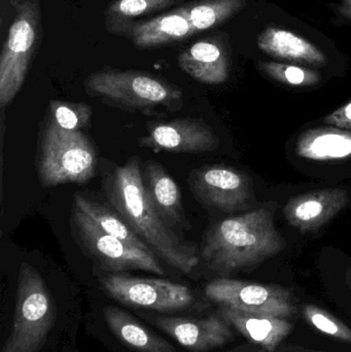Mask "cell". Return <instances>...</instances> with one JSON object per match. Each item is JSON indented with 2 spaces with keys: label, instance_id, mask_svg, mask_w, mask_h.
Segmentation results:
<instances>
[{
  "label": "cell",
  "instance_id": "cell-16",
  "mask_svg": "<svg viewBox=\"0 0 351 352\" xmlns=\"http://www.w3.org/2000/svg\"><path fill=\"white\" fill-rule=\"evenodd\" d=\"M195 34L187 12L181 6L173 12L136 23L127 37L136 49L146 51L181 43Z\"/></svg>",
  "mask_w": 351,
  "mask_h": 352
},
{
  "label": "cell",
  "instance_id": "cell-19",
  "mask_svg": "<svg viewBox=\"0 0 351 352\" xmlns=\"http://www.w3.org/2000/svg\"><path fill=\"white\" fill-rule=\"evenodd\" d=\"M105 322L115 337L138 352H177L175 347L121 308H103Z\"/></svg>",
  "mask_w": 351,
  "mask_h": 352
},
{
  "label": "cell",
  "instance_id": "cell-18",
  "mask_svg": "<svg viewBox=\"0 0 351 352\" xmlns=\"http://www.w3.org/2000/svg\"><path fill=\"white\" fill-rule=\"evenodd\" d=\"M142 177L152 205L167 226L187 223L181 188L166 169L159 163L146 162Z\"/></svg>",
  "mask_w": 351,
  "mask_h": 352
},
{
  "label": "cell",
  "instance_id": "cell-8",
  "mask_svg": "<svg viewBox=\"0 0 351 352\" xmlns=\"http://www.w3.org/2000/svg\"><path fill=\"white\" fill-rule=\"evenodd\" d=\"M70 230L80 250L105 270L117 273L142 270L157 275L165 274L154 252L132 248L105 233L73 205L70 215Z\"/></svg>",
  "mask_w": 351,
  "mask_h": 352
},
{
  "label": "cell",
  "instance_id": "cell-26",
  "mask_svg": "<svg viewBox=\"0 0 351 352\" xmlns=\"http://www.w3.org/2000/svg\"><path fill=\"white\" fill-rule=\"evenodd\" d=\"M303 314L309 324L324 334L344 342L351 343V329L329 312L313 305H305Z\"/></svg>",
  "mask_w": 351,
  "mask_h": 352
},
{
  "label": "cell",
  "instance_id": "cell-6",
  "mask_svg": "<svg viewBox=\"0 0 351 352\" xmlns=\"http://www.w3.org/2000/svg\"><path fill=\"white\" fill-rule=\"evenodd\" d=\"M55 320V303L43 276L34 267L22 263L12 331L1 352H38L45 345Z\"/></svg>",
  "mask_w": 351,
  "mask_h": 352
},
{
  "label": "cell",
  "instance_id": "cell-23",
  "mask_svg": "<svg viewBox=\"0 0 351 352\" xmlns=\"http://www.w3.org/2000/svg\"><path fill=\"white\" fill-rule=\"evenodd\" d=\"M249 6V0H197L183 6L196 33L226 24Z\"/></svg>",
  "mask_w": 351,
  "mask_h": 352
},
{
  "label": "cell",
  "instance_id": "cell-24",
  "mask_svg": "<svg viewBox=\"0 0 351 352\" xmlns=\"http://www.w3.org/2000/svg\"><path fill=\"white\" fill-rule=\"evenodd\" d=\"M256 65L262 74L288 87H315L323 80V76L319 70L297 64L260 60L256 62Z\"/></svg>",
  "mask_w": 351,
  "mask_h": 352
},
{
  "label": "cell",
  "instance_id": "cell-17",
  "mask_svg": "<svg viewBox=\"0 0 351 352\" xmlns=\"http://www.w3.org/2000/svg\"><path fill=\"white\" fill-rule=\"evenodd\" d=\"M220 316L245 338L272 352L293 330L286 318L266 314H251L220 306Z\"/></svg>",
  "mask_w": 351,
  "mask_h": 352
},
{
  "label": "cell",
  "instance_id": "cell-7",
  "mask_svg": "<svg viewBox=\"0 0 351 352\" xmlns=\"http://www.w3.org/2000/svg\"><path fill=\"white\" fill-rule=\"evenodd\" d=\"M16 16L0 56V107L20 92L43 39L41 0H10Z\"/></svg>",
  "mask_w": 351,
  "mask_h": 352
},
{
  "label": "cell",
  "instance_id": "cell-10",
  "mask_svg": "<svg viewBox=\"0 0 351 352\" xmlns=\"http://www.w3.org/2000/svg\"><path fill=\"white\" fill-rule=\"evenodd\" d=\"M204 292L210 301L240 311L282 318L296 314L292 294L278 285L216 278L206 285Z\"/></svg>",
  "mask_w": 351,
  "mask_h": 352
},
{
  "label": "cell",
  "instance_id": "cell-11",
  "mask_svg": "<svg viewBox=\"0 0 351 352\" xmlns=\"http://www.w3.org/2000/svg\"><path fill=\"white\" fill-rule=\"evenodd\" d=\"M189 182L200 202L225 212L247 208L255 200L251 178L232 167H202L192 173Z\"/></svg>",
  "mask_w": 351,
  "mask_h": 352
},
{
  "label": "cell",
  "instance_id": "cell-28",
  "mask_svg": "<svg viewBox=\"0 0 351 352\" xmlns=\"http://www.w3.org/2000/svg\"><path fill=\"white\" fill-rule=\"evenodd\" d=\"M328 6L333 10L336 21L342 24H351V0H335Z\"/></svg>",
  "mask_w": 351,
  "mask_h": 352
},
{
  "label": "cell",
  "instance_id": "cell-4",
  "mask_svg": "<svg viewBox=\"0 0 351 352\" xmlns=\"http://www.w3.org/2000/svg\"><path fill=\"white\" fill-rule=\"evenodd\" d=\"M87 94L111 107L131 111L171 109L183 102V91L160 76L140 70L103 68L84 82Z\"/></svg>",
  "mask_w": 351,
  "mask_h": 352
},
{
  "label": "cell",
  "instance_id": "cell-14",
  "mask_svg": "<svg viewBox=\"0 0 351 352\" xmlns=\"http://www.w3.org/2000/svg\"><path fill=\"white\" fill-rule=\"evenodd\" d=\"M154 324L179 344L192 352H204L223 346L232 339L230 324L220 316L204 318H159Z\"/></svg>",
  "mask_w": 351,
  "mask_h": 352
},
{
  "label": "cell",
  "instance_id": "cell-25",
  "mask_svg": "<svg viewBox=\"0 0 351 352\" xmlns=\"http://www.w3.org/2000/svg\"><path fill=\"white\" fill-rule=\"evenodd\" d=\"M51 120L55 125L67 131H80L92 117V107L84 102L52 100L49 103Z\"/></svg>",
  "mask_w": 351,
  "mask_h": 352
},
{
  "label": "cell",
  "instance_id": "cell-21",
  "mask_svg": "<svg viewBox=\"0 0 351 352\" xmlns=\"http://www.w3.org/2000/svg\"><path fill=\"white\" fill-rule=\"evenodd\" d=\"M183 0H113L104 12L105 28L109 33L128 36L137 19L168 10Z\"/></svg>",
  "mask_w": 351,
  "mask_h": 352
},
{
  "label": "cell",
  "instance_id": "cell-15",
  "mask_svg": "<svg viewBox=\"0 0 351 352\" xmlns=\"http://www.w3.org/2000/svg\"><path fill=\"white\" fill-rule=\"evenodd\" d=\"M350 202L341 188H324L291 198L284 208L286 221L301 231H313L333 219Z\"/></svg>",
  "mask_w": 351,
  "mask_h": 352
},
{
  "label": "cell",
  "instance_id": "cell-9",
  "mask_svg": "<svg viewBox=\"0 0 351 352\" xmlns=\"http://www.w3.org/2000/svg\"><path fill=\"white\" fill-rule=\"evenodd\" d=\"M101 285L113 299L133 307L169 314L193 305L194 295L187 285L165 279L142 278L113 273L102 278Z\"/></svg>",
  "mask_w": 351,
  "mask_h": 352
},
{
  "label": "cell",
  "instance_id": "cell-27",
  "mask_svg": "<svg viewBox=\"0 0 351 352\" xmlns=\"http://www.w3.org/2000/svg\"><path fill=\"white\" fill-rule=\"evenodd\" d=\"M325 123L351 131V101L326 117Z\"/></svg>",
  "mask_w": 351,
  "mask_h": 352
},
{
  "label": "cell",
  "instance_id": "cell-22",
  "mask_svg": "<svg viewBox=\"0 0 351 352\" xmlns=\"http://www.w3.org/2000/svg\"><path fill=\"white\" fill-rule=\"evenodd\" d=\"M72 205L88 215L105 233L113 236L132 248L152 252L146 242L132 229L131 226L119 213H115L109 207L82 194L74 196Z\"/></svg>",
  "mask_w": 351,
  "mask_h": 352
},
{
  "label": "cell",
  "instance_id": "cell-13",
  "mask_svg": "<svg viewBox=\"0 0 351 352\" xmlns=\"http://www.w3.org/2000/svg\"><path fill=\"white\" fill-rule=\"evenodd\" d=\"M230 41L224 34L212 35L179 54V68L197 82L220 85L228 80L231 68Z\"/></svg>",
  "mask_w": 351,
  "mask_h": 352
},
{
  "label": "cell",
  "instance_id": "cell-3",
  "mask_svg": "<svg viewBox=\"0 0 351 352\" xmlns=\"http://www.w3.org/2000/svg\"><path fill=\"white\" fill-rule=\"evenodd\" d=\"M282 12H270L269 8H256V50L273 61L297 64L319 69L331 63L325 45L327 38H319L317 31Z\"/></svg>",
  "mask_w": 351,
  "mask_h": 352
},
{
  "label": "cell",
  "instance_id": "cell-2",
  "mask_svg": "<svg viewBox=\"0 0 351 352\" xmlns=\"http://www.w3.org/2000/svg\"><path fill=\"white\" fill-rule=\"evenodd\" d=\"M284 248L273 214L261 208L216 223L208 231L202 256L210 269L227 274L255 266Z\"/></svg>",
  "mask_w": 351,
  "mask_h": 352
},
{
  "label": "cell",
  "instance_id": "cell-20",
  "mask_svg": "<svg viewBox=\"0 0 351 352\" xmlns=\"http://www.w3.org/2000/svg\"><path fill=\"white\" fill-rule=\"evenodd\" d=\"M297 154L315 161H331L351 156V133L335 128L307 130L297 142Z\"/></svg>",
  "mask_w": 351,
  "mask_h": 352
},
{
  "label": "cell",
  "instance_id": "cell-12",
  "mask_svg": "<svg viewBox=\"0 0 351 352\" xmlns=\"http://www.w3.org/2000/svg\"><path fill=\"white\" fill-rule=\"evenodd\" d=\"M148 130V135L138 140L139 146L158 152L201 154L216 150L220 144L212 128L199 120L179 118L156 122Z\"/></svg>",
  "mask_w": 351,
  "mask_h": 352
},
{
  "label": "cell",
  "instance_id": "cell-1",
  "mask_svg": "<svg viewBox=\"0 0 351 352\" xmlns=\"http://www.w3.org/2000/svg\"><path fill=\"white\" fill-rule=\"evenodd\" d=\"M105 186L115 212L131 226L158 258L185 274L197 267L199 258L196 248L181 241L152 205L137 156L117 166Z\"/></svg>",
  "mask_w": 351,
  "mask_h": 352
},
{
  "label": "cell",
  "instance_id": "cell-5",
  "mask_svg": "<svg viewBox=\"0 0 351 352\" xmlns=\"http://www.w3.org/2000/svg\"><path fill=\"white\" fill-rule=\"evenodd\" d=\"M96 151L80 131L61 129L47 120L39 136L36 170L45 188L86 184L96 170Z\"/></svg>",
  "mask_w": 351,
  "mask_h": 352
}]
</instances>
